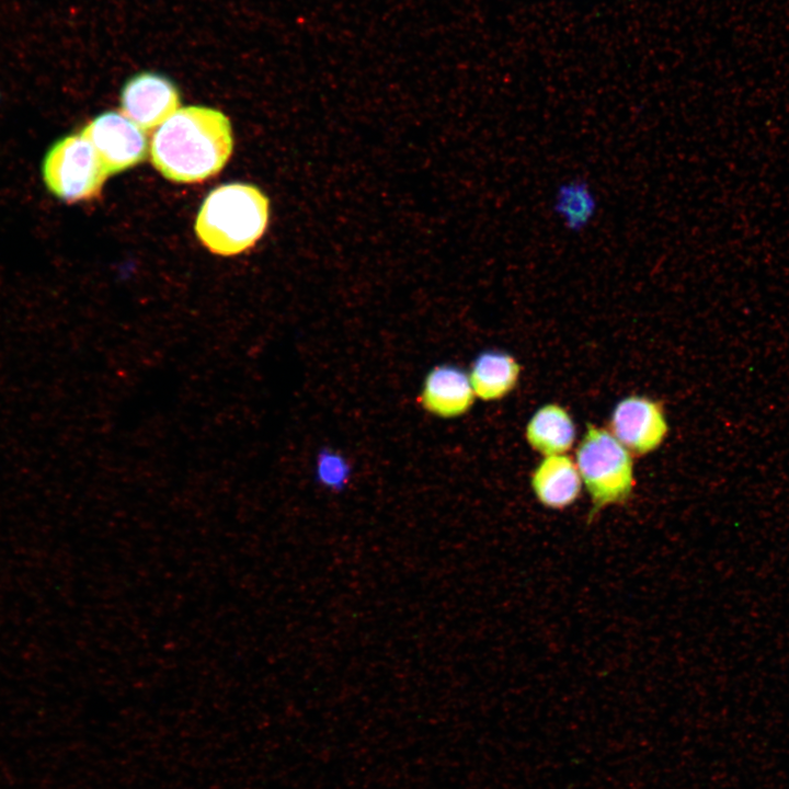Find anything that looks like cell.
Listing matches in <instances>:
<instances>
[{
  "label": "cell",
  "mask_w": 789,
  "mask_h": 789,
  "mask_svg": "<svg viewBox=\"0 0 789 789\" xmlns=\"http://www.w3.org/2000/svg\"><path fill=\"white\" fill-rule=\"evenodd\" d=\"M42 171L47 188L68 203L95 198L110 175L94 147L81 134L57 140L45 155Z\"/></svg>",
  "instance_id": "277c9868"
},
{
  "label": "cell",
  "mask_w": 789,
  "mask_h": 789,
  "mask_svg": "<svg viewBox=\"0 0 789 789\" xmlns=\"http://www.w3.org/2000/svg\"><path fill=\"white\" fill-rule=\"evenodd\" d=\"M521 367L503 351L481 352L472 362L469 375L474 396L485 401L504 398L516 386Z\"/></svg>",
  "instance_id": "8fae6325"
},
{
  "label": "cell",
  "mask_w": 789,
  "mask_h": 789,
  "mask_svg": "<svg viewBox=\"0 0 789 789\" xmlns=\"http://www.w3.org/2000/svg\"><path fill=\"white\" fill-rule=\"evenodd\" d=\"M233 148L229 119L205 106L179 108L155 132L150 157L168 180L195 183L217 174Z\"/></svg>",
  "instance_id": "6da1fadb"
},
{
  "label": "cell",
  "mask_w": 789,
  "mask_h": 789,
  "mask_svg": "<svg viewBox=\"0 0 789 789\" xmlns=\"http://www.w3.org/2000/svg\"><path fill=\"white\" fill-rule=\"evenodd\" d=\"M611 434L631 453L649 454L663 443L668 424L662 405L643 396H629L615 407Z\"/></svg>",
  "instance_id": "8992f818"
},
{
  "label": "cell",
  "mask_w": 789,
  "mask_h": 789,
  "mask_svg": "<svg viewBox=\"0 0 789 789\" xmlns=\"http://www.w3.org/2000/svg\"><path fill=\"white\" fill-rule=\"evenodd\" d=\"M180 93L167 77L155 72H139L124 84L121 94L122 113L142 130H151L179 110Z\"/></svg>",
  "instance_id": "52a82bcc"
},
{
  "label": "cell",
  "mask_w": 789,
  "mask_h": 789,
  "mask_svg": "<svg viewBox=\"0 0 789 789\" xmlns=\"http://www.w3.org/2000/svg\"><path fill=\"white\" fill-rule=\"evenodd\" d=\"M525 434L527 443L541 455H562L574 444L575 425L565 409L549 403L533 414Z\"/></svg>",
  "instance_id": "7c38bea8"
},
{
  "label": "cell",
  "mask_w": 789,
  "mask_h": 789,
  "mask_svg": "<svg viewBox=\"0 0 789 789\" xmlns=\"http://www.w3.org/2000/svg\"><path fill=\"white\" fill-rule=\"evenodd\" d=\"M473 401L474 392L469 375L460 367L449 364L431 369L420 393L422 408L445 419L465 414Z\"/></svg>",
  "instance_id": "ba28073f"
},
{
  "label": "cell",
  "mask_w": 789,
  "mask_h": 789,
  "mask_svg": "<svg viewBox=\"0 0 789 789\" xmlns=\"http://www.w3.org/2000/svg\"><path fill=\"white\" fill-rule=\"evenodd\" d=\"M268 216L270 201L260 188L244 183L224 184L204 199L195 232L210 252L235 255L263 236Z\"/></svg>",
  "instance_id": "7a4b0ae2"
},
{
  "label": "cell",
  "mask_w": 789,
  "mask_h": 789,
  "mask_svg": "<svg viewBox=\"0 0 789 789\" xmlns=\"http://www.w3.org/2000/svg\"><path fill=\"white\" fill-rule=\"evenodd\" d=\"M316 476L319 483L331 490H342L350 479L351 469L344 457L323 449L317 459Z\"/></svg>",
  "instance_id": "4fadbf2b"
},
{
  "label": "cell",
  "mask_w": 789,
  "mask_h": 789,
  "mask_svg": "<svg viewBox=\"0 0 789 789\" xmlns=\"http://www.w3.org/2000/svg\"><path fill=\"white\" fill-rule=\"evenodd\" d=\"M599 199L588 180L581 176L560 182L552 194L551 211L570 233H582L595 220Z\"/></svg>",
  "instance_id": "30bf717a"
},
{
  "label": "cell",
  "mask_w": 789,
  "mask_h": 789,
  "mask_svg": "<svg viewBox=\"0 0 789 789\" xmlns=\"http://www.w3.org/2000/svg\"><path fill=\"white\" fill-rule=\"evenodd\" d=\"M576 467L591 498V522L603 508L622 505L634 487L629 450L607 430L587 424L576 449Z\"/></svg>",
  "instance_id": "3957f363"
},
{
  "label": "cell",
  "mask_w": 789,
  "mask_h": 789,
  "mask_svg": "<svg viewBox=\"0 0 789 789\" xmlns=\"http://www.w3.org/2000/svg\"><path fill=\"white\" fill-rule=\"evenodd\" d=\"M144 132L123 113L110 111L90 121L80 134L91 142L112 175L145 160L148 139Z\"/></svg>",
  "instance_id": "5b68a950"
},
{
  "label": "cell",
  "mask_w": 789,
  "mask_h": 789,
  "mask_svg": "<svg viewBox=\"0 0 789 789\" xmlns=\"http://www.w3.org/2000/svg\"><path fill=\"white\" fill-rule=\"evenodd\" d=\"M537 501L550 510H564L580 496L582 479L574 461L567 455L546 456L530 476Z\"/></svg>",
  "instance_id": "9c48e42d"
}]
</instances>
